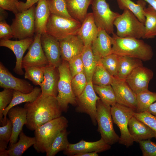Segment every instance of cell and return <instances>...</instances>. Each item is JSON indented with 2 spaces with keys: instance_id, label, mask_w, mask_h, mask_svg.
I'll return each instance as SVG.
<instances>
[{
  "instance_id": "cell-13",
  "label": "cell",
  "mask_w": 156,
  "mask_h": 156,
  "mask_svg": "<svg viewBox=\"0 0 156 156\" xmlns=\"http://www.w3.org/2000/svg\"><path fill=\"white\" fill-rule=\"evenodd\" d=\"M111 85L115 92L117 103L131 108L135 112L136 94L125 80L114 77Z\"/></svg>"
},
{
  "instance_id": "cell-19",
  "label": "cell",
  "mask_w": 156,
  "mask_h": 156,
  "mask_svg": "<svg viewBox=\"0 0 156 156\" xmlns=\"http://www.w3.org/2000/svg\"><path fill=\"white\" fill-rule=\"evenodd\" d=\"M44 79L40 86L41 94L56 97L58 94V83L60 74L58 67L48 64L42 67Z\"/></svg>"
},
{
  "instance_id": "cell-39",
  "label": "cell",
  "mask_w": 156,
  "mask_h": 156,
  "mask_svg": "<svg viewBox=\"0 0 156 156\" xmlns=\"http://www.w3.org/2000/svg\"><path fill=\"white\" fill-rule=\"evenodd\" d=\"M23 68L25 71V78L31 81L35 85L40 86L44 81V76L42 67L28 66Z\"/></svg>"
},
{
  "instance_id": "cell-17",
  "label": "cell",
  "mask_w": 156,
  "mask_h": 156,
  "mask_svg": "<svg viewBox=\"0 0 156 156\" xmlns=\"http://www.w3.org/2000/svg\"><path fill=\"white\" fill-rule=\"evenodd\" d=\"M111 145L102 138L94 142H88L81 140L75 144L69 143L63 153L69 156H74L76 154L86 152L100 153L110 149Z\"/></svg>"
},
{
  "instance_id": "cell-37",
  "label": "cell",
  "mask_w": 156,
  "mask_h": 156,
  "mask_svg": "<svg viewBox=\"0 0 156 156\" xmlns=\"http://www.w3.org/2000/svg\"><path fill=\"white\" fill-rule=\"evenodd\" d=\"M11 122L7 118L6 124L0 127V156H5L7 153V146L12 134Z\"/></svg>"
},
{
  "instance_id": "cell-48",
  "label": "cell",
  "mask_w": 156,
  "mask_h": 156,
  "mask_svg": "<svg viewBox=\"0 0 156 156\" xmlns=\"http://www.w3.org/2000/svg\"><path fill=\"white\" fill-rule=\"evenodd\" d=\"M40 0H26L25 2L19 1L17 7L19 12L26 10L38 2Z\"/></svg>"
},
{
  "instance_id": "cell-45",
  "label": "cell",
  "mask_w": 156,
  "mask_h": 156,
  "mask_svg": "<svg viewBox=\"0 0 156 156\" xmlns=\"http://www.w3.org/2000/svg\"><path fill=\"white\" fill-rule=\"evenodd\" d=\"M140 148L143 156H156V144L150 140L140 141Z\"/></svg>"
},
{
  "instance_id": "cell-35",
  "label": "cell",
  "mask_w": 156,
  "mask_h": 156,
  "mask_svg": "<svg viewBox=\"0 0 156 156\" xmlns=\"http://www.w3.org/2000/svg\"><path fill=\"white\" fill-rule=\"evenodd\" d=\"M156 101V92L148 90L136 94L137 107L136 112L147 111L150 105Z\"/></svg>"
},
{
  "instance_id": "cell-30",
  "label": "cell",
  "mask_w": 156,
  "mask_h": 156,
  "mask_svg": "<svg viewBox=\"0 0 156 156\" xmlns=\"http://www.w3.org/2000/svg\"><path fill=\"white\" fill-rule=\"evenodd\" d=\"M117 2L120 9L128 10L144 25L146 20L144 9L146 3L145 1L138 0L137 3L131 0H117Z\"/></svg>"
},
{
  "instance_id": "cell-6",
  "label": "cell",
  "mask_w": 156,
  "mask_h": 156,
  "mask_svg": "<svg viewBox=\"0 0 156 156\" xmlns=\"http://www.w3.org/2000/svg\"><path fill=\"white\" fill-rule=\"evenodd\" d=\"M114 25L119 37H130L140 39L144 34V25L129 10H123V13L115 20Z\"/></svg>"
},
{
  "instance_id": "cell-32",
  "label": "cell",
  "mask_w": 156,
  "mask_h": 156,
  "mask_svg": "<svg viewBox=\"0 0 156 156\" xmlns=\"http://www.w3.org/2000/svg\"><path fill=\"white\" fill-rule=\"evenodd\" d=\"M146 20L143 39L153 38L156 36V11L148 5L144 9Z\"/></svg>"
},
{
  "instance_id": "cell-21",
  "label": "cell",
  "mask_w": 156,
  "mask_h": 156,
  "mask_svg": "<svg viewBox=\"0 0 156 156\" xmlns=\"http://www.w3.org/2000/svg\"><path fill=\"white\" fill-rule=\"evenodd\" d=\"M97 35L91 44L93 53L97 60L112 53L113 38L105 30L98 28Z\"/></svg>"
},
{
  "instance_id": "cell-46",
  "label": "cell",
  "mask_w": 156,
  "mask_h": 156,
  "mask_svg": "<svg viewBox=\"0 0 156 156\" xmlns=\"http://www.w3.org/2000/svg\"><path fill=\"white\" fill-rule=\"evenodd\" d=\"M14 38L11 27L5 21H0V39H10Z\"/></svg>"
},
{
  "instance_id": "cell-16",
  "label": "cell",
  "mask_w": 156,
  "mask_h": 156,
  "mask_svg": "<svg viewBox=\"0 0 156 156\" xmlns=\"http://www.w3.org/2000/svg\"><path fill=\"white\" fill-rule=\"evenodd\" d=\"M0 87L3 89H12L25 93L31 92L34 88L27 81L14 77L1 62Z\"/></svg>"
},
{
  "instance_id": "cell-22",
  "label": "cell",
  "mask_w": 156,
  "mask_h": 156,
  "mask_svg": "<svg viewBox=\"0 0 156 156\" xmlns=\"http://www.w3.org/2000/svg\"><path fill=\"white\" fill-rule=\"evenodd\" d=\"M7 115L11 122L12 128V134L9 142L10 146L17 142L23 125L27 123V112L24 107L16 106L9 110Z\"/></svg>"
},
{
  "instance_id": "cell-33",
  "label": "cell",
  "mask_w": 156,
  "mask_h": 156,
  "mask_svg": "<svg viewBox=\"0 0 156 156\" xmlns=\"http://www.w3.org/2000/svg\"><path fill=\"white\" fill-rule=\"evenodd\" d=\"M68 134L69 132L67 131L66 128L61 131L46 153V155L54 156L59 152L64 151L70 143L67 138Z\"/></svg>"
},
{
  "instance_id": "cell-10",
  "label": "cell",
  "mask_w": 156,
  "mask_h": 156,
  "mask_svg": "<svg viewBox=\"0 0 156 156\" xmlns=\"http://www.w3.org/2000/svg\"><path fill=\"white\" fill-rule=\"evenodd\" d=\"M91 4L92 13L98 27L104 29L109 34H113L114 22L120 14L112 11L106 0H93Z\"/></svg>"
},
{
  "instance_id": "cell-27",
  "label": "cell",
  "mask_w": 156,
  "mask_h": 156,
  "mask_svg": "<svg viewBox=\"0 0 156 156\" xmlns=\"http://www.w3.org/2000/svg\"><path fill=\"white\" fill-rule=\"evenodd\" d=\"M93 0H66L68 11L73 18L82 23L87 14L89 5Z\"/></svg>"
},
{
  "instance_id": "cell-11",
  "label": "cell",
  "mask_w": 156,
  "mask_h": 156,
  "mask_svg": "<svg viewBox=\"0 0 156 156\" xmlns=\"http://www.w3.org/2000/svg\"><path fill=\"white\" fill-rule=\"evenodd\" d=\"M76 97L75 111L88 115L94 125L97 124L96 120V103L100 99L96 95L92 81L88 82L81 94Z\"/></svg>"
},
{
  "instance_id": "cell-51",
  "label": "cell",
  "mask_w": 156,
  "mask_h": 156,
  "mask_svg": "<svg viewBox=\"0 0 156 156\" xmlns=\"http://www.w3.org/2000/svg\"><path fill=\"white\" fill-rule=\"evenodd\" d=\"M98 153L96 152H86L76 154L74 156H98Z\"/></svg>"
},
{
  "instance_id": "cell-18",
  "label": "cell",
  "mask_w": 156,
  "mask_h": 156,
  "mask_svg": "<svg viewBox=\"0 0 156 156\" xmlns=\"http://www.w3.org/2000/svg\"><path fill=\"white\" fill-rule=\"evenodd\" d=\"M41 42L49 64L58 67L62 60L59 41L46 33L41 35Z\"/></svg>"
},
{
  "instance_id": "cell-14",
  "label": "cell",
  "mask_w": 156,
  "mask_h": 156,
  "mask_svg": "<svg viewBox=\"0 0 156 156\" xmlns=\"http://www.w3.org/2000/svg\"><path fill=\"white\" fill-rule=\"evenodd\" d=\"M41 36L40 34H36L27 53L23 58V68L28 66L43 67L49 64L42 48Z\"/></svg>"
},
{
  "instance_id": "cell-24",
  "label": "cell",
  "mask_w": 156,
  "mask_h": 156,
  "mask_svg": "<svg viewBox=\"0 0 156 156\" xmlns=\"http://www.w3.org/2000/svg\"><path fill=\"white\" fill-rule=\"evenodd\" d=\"M98 29L92 13H88L81 23L77 35L81 39L85 46L91 45L97 35Z\"/></svg>"
},
{
  "instance_id": "cell-29",
  "label": "cell",
  "mask_w": 156,
  "mask_h": 156,
  "mask_svg": "<svg viewBox=\"0 0 156 156\" xmlns=\"http://www.w3.org/2000/svg\"><path fill=\"white\" fill-rule=\"evenodd\" d=\"M19 139L17 142L10 146L7 150L8 156H21L29 148L35 143V137L26 135L23 130L20 133Z\"/></svg>"
},
{
  "instance_id": "cell-40",
  "label": "cell",
  "mask_w": 156,
  "mask_h": 156,
  "mask_svg": "<svg viewBox=\"0 0 156 156\" xmlns=\"http://www.w3.org/2000/svg\"><path fill=\"white\" fill-rule=\"evenodd\" d=\"M47 0L51 14L67 18H72L68 11L66 0Z\"/></svg>"
},
{
  "instance_id": "cell-44",
  "label": "cell",
  "mask_w": 156,
  "mask_h": 156,
  "mask_svg": "<svg viewBox=\"0 0 156 156\" xmlns=\"http://www.w3.org/2000/svg\"><path fill=\"white\" fill-rule=\"evenodd\" d=\"M68 62L72 77L78 74L84 73V67L81 55L73 58Z\"/></svg>"
},
{
  "instance_id": "cell-49",
  "label": "cell",
  "mask_w": 156,
  "mask_h": 156,
  "mask_svg": "<svg viewBox=\"0 0 156 156\" xmlns=\"http://www.w3.org/2000/svg\"><path fill=\"white\" fill-rule=\"evenodd\" d=\"M147 112L156 116V101L150 105Z\"/></svg>"
},
{
  "instance_id": "cell-8",
  "label": "cell",
  "mask_w": 156,
  "mask_h": 156,
  "mask_svg": "<svg viewBox=\"0 0 156 156\" xmlns=\"http://www.w3.org/2000/svg\"><path fill=\"white\" fill-rule=\"evenodd\" d=\"M135 112L132 109L117 103L111 107L113 122L120 131L121 135L118 142L127 148L132 146L134 142L129 132L128 125Z\"/></svg>"
},
{
  "instance_id": "cell-15",
  "label": "cell",
  "mask_w": 156,
  "mask_h": 156,
  "mask_svg": "<svg viewBox=\"0 0 156 156\" xmlns=\"http://www.w3.org/2000/svg\"><path fill=\"white\" fill-rule=\"evenodd\" d=\"M33 37L29 38L18 40H12L10 39H0V46L7 47L14 53L16 62L14 71L16 74L23 75L24 72L22 67L23 56L26 50L34 41Z\"/></svg>"
},
{
  "instance_id": "cell-12",
  "label": "cell",
  "mask_w": 156,
  "mask_h": 156,
  "mask_svg": "<svg viewBox=\"0 0 156 156\" xmlns=\"http://www.w3.org/2000/svg\"><path fill=\"white\" fill-rule=\"evenodd\" d=\"M153 76V73L151 69L140 66L131 72L125 81L136 94L148 90L149 82Z\"/></svg>"
},
{
  "instance_id": "cell-41",
  "label": "cell",
  "mask_w": 156,
  "mask_h": 156,
  "mask_svg": "<svg viewBox=\"0 0 156 156\" xmlns=\"http://www.w3.org/2000/svg\"><path fill=\"white\" fill-rule=\"evenodd\" d=\"M88 83L84 72L78 74L72 77L71 86L73 92L76 97L80 95L86 87Z\"/></svg>"
},
{
  "instance_id": "cell-2",
  "label": "cell",
  "mask_w": 156,
  "mask_h": 156,
  "mask_svg": "<svg viewBox=\"0 0 156 156\" xmlns=\"http://www.w3.org/2000/svg\"><path fill=\"white\" fill-rule=\"evenodd\" d=\"M112 53L146 61L152 58L153 53L151 46L143 40L136 38L120 37L114 33Z\"/></svg>"
},
{
  "instance_id": "cell-25",
  "label": "cell",
  "mask_w": 156,
  "mask_h": 156,
  "mask_svg": "<svg viewBox=\"0 0 156 156\" xmlns=\"http://www.w3.org/2000/svg\"><path fill=\"white\" fill-rule=\"evenodd\" d=\"M51 14L47 0H40L35 9V33L42 35L46 33L47 25Z\"/></svg>"
},
{
  "instance_id": "cell-9",
  "label": "cell",
  "mask_w": 156,
  "mask_h": 156,
  "mask_svg": "<svg viewBox=\"0 0 156 156\" xmlns=\"http://www.w3.org/2000/svg\"><path fill=\"white\" fill-rule=\"evenodd\" d=\"M34 5L15 14L10 25L14 38L19 40L33 37L35 33Z\"/></svg>"
},
{
  "instance_id": "cell-50",
  "label": "cell",
  "mask_w": 156,
  "mask_h": 156,
  "mask_svg": "<svg viewBox=\"0 0 156 156\" xmlns=\"http://www.w3.org/2000/svg\"><path fill=\"white\" fill-rule=\"evenodd\" d=\"M8 14L5 10L0 7V21H5Z\"/></svg>"
},
{
  "instance_id": "cell-34",
  "label": "cell",
  "mask_w": 156,
  "mask_h": 156,
  "mask_svg": "<svg viewBox=\"0 0 156 156\" xmlns=\"http://www.w3.org/2000/svg\"><path fill=\"white\" fill-rule=\"evenodd\" d=\"M113 77L99 61L96 67L92 81L93 85L105 86L111 85Z\"/></svg>"
},
{
  "instance_id": "cell-52",
  "label": "cell",
  "mask_w": 156,
  "mask_h": 156,
  "mask_svg": "<svg viewBox=\"0 0 156 156\" xmlns=\"http://www.w3.org/2000/svg\"><path fill=\"white\" fill-rule=\"evenodd\" d=\"M148 3L156 11V0H143Z\"/></svg>"
},
{
  "instance_id": "cell-42",
  "label": "cell",
  "mask_w": 156,
  "mask_h": 156,
  "mask_svg": "<svg viewBox=\"0 0 156 156\" xmlns=\"http://www.w3.org/2000/svg\"><path fill=\"white\" fill-rule=\"evenodd\" d=\"M14 90L4 88L0 92V122L3 125V113L5 109L11 102Z\"/></svg>"
},
{
  "instance_id": "cell-47",
  "label": "cell",
  "mask_w": 156,
  "mask_h": 156,
  "mask_svg": "<svg viewBox=\"0 0 156 156\" xmlns=\"http://www.w3.org/2000/svg\"><path fill=\"white\" fill-rule=\"evenodd\" d=\"M19 1L18 0H0V7L15 14L19 12L16 5Z\"/></svg>"
},
{
  "instance_id": "cell-20",
  "label": "cell",
  "mask_w": 156,
  "mask_h": 156,
  "mask_svg": "<svg viewBox=\"0 0 156 156\" xmlns=\"http://www.w3.org/2000/svg\"><path fill=\"white\" fill-rule=\"evenodd\" d=\"M59 41L62 60L68 62L81 55L85 47L81 39L77 35H73Z\"/></svg>"
},
{
  "instance_id": "cell-43",
  "label": "cell",
  "mask_w": 156,
  "mask_h": 156,
  "mask_svg": "<svg viewBox=\"0 0 156 156\" xmlns=\"http://www.w3.org/2000/svg\"><path fill=\"white\" fill-rule=\"evenodd\" d=\"M133 116L149 127L153 131L156 139V116L148 112L138 113L135 112Z\"/></svg>"
},
{
  "instance_id": "cell-7",
  "label": "cell",
  "mask_w": 156,
  "mask_h": 156,
  "mask_svg": "<svg viewBox=\"0 0 156 156\" xmlns=\"http://www.w3.org/2000/svg\"><path fill=\"white\" fill-rule=\"evenodd\" d=\"M96 107L97 131L101 138L111 145L118 142L120 137L114 128L111 106L105 104L100 99L97 101Z\"/></svg>"
},
{
  "instance_id": "cell-5",
  "label": "cell",
  "mask_w": 156,
  "mask_h": 156,
  "mask_svg": "<svg viewBox=\"0 0 156 156\" xmlns=\"http://www.w3.org/2000/svg\"><path fill=\"white\" fill-rule=\"evenodd\" d=\"M81 25L73 18H67L51 14L49 18L46 33L59 41L73 35H77Z\"/></svg>"
},
{
  "instance_id": "cell-26",
  "label": "cell",
  "mask_w": 156,
  "mask_h": 156,
  "mask_svg": "<svg viewBox=\"0 0 156 156\" xmlns=\"http://www.w3.org/2000/svg\"><path fill=\"white\" fill-rule=\"evenodd\" d=\"M41 88L37 87L34 88L31 92L28 93L14 90L12 100L3 113V125L6 123L7 113L10 109L23 103H32L41 94Z\"/></svg>"
},
{
  "instance_id": "cell-3",
  "label": "cell",
  "mask_w": 156,
  "mask_h": 156,
  "mask_svg": "<svg viewBox=\"0 0 156 156\" xmlns=\"http://www.w3.org/2000/svg\"><path fill=\"white\" fill-rule=\"evenodd\" d=\"M68 124L66 118L61 116L37 128L34 131L35 150L38 153H46L59 133L66 128Z\"/></svg>"
},
{
  "instance_id": "cell-28",
  "label": "cell",
  "mask_w": 156,
  "mask_h": 156,
  "mask_svg": "<svg viewBox=\"0 0 156 156\" xmlns=\"http://www.w3.org/2000/svg\"><path fill=\"white\" fill-rule=\"evenodd\" d=\"M81 56L84 67V73L88 82L92 81L96 67L100 61H98L94 56L91 45L85 46Z\"/></svg>"
},
{
  "instance_id": "cell-36",
  "label": "cell",
  "mask_w": 156,
  "mask_h": 156,
  "mask_svg": "<svg viewBox=\"0 0 156 156\" xmlns=\"http://www.w3.org/2000/svg\"><path fill=\"white\" fill-rule=\"evenodd\" d=\"M93 88L105 104L112 106L117 103L115 92L111 85L103 86L93 85Z\"/></svg>"
},
{
  "instance_id": "cell-31",
  "label": "cell",
  "mask_w": 156,
  "mask_h": 156,
  "mask_svg": "<svg viewBox=\"0 0 156 156\" xmlns=\"http://www.w3.org/2000/svg\"><path fill=\"white\" fill-rule=\"evenodd\" d=\"M142 61L136 58L120 56L118 72L116 77L125 80L127 77L135 68L143 65Z\"/></svg>"
},
{
  "instance_id": "cell-23",
  "label": "cell",
  "mask_w": 156,
  "mask_h": 156,
  "mask_svg": "<svg viewBox=\"0 0 156 156\" xmlns=\"http://www.w3.org/2000/svg\"><path fill=\"white\" fill-rule=\"evenodd\" d=\"M130 135L134 141L151 140L155 136L151 128L146 124L133 116L130 119L128 125Z\"/></svg>"
},
{
  "instance_id": "cell-4",
  "label": "cell",
  "mask_w": 156,
  "mask_h": 156,
  "mask_svg": "<svg viewBox=\"0 0 156 156\" xmlns=\"http://www.w3.org/2000/svg\"><path fill=\"white\" fill-rule=\"evenodd\" d=\"M60 77L57 88L58 94L56 99L62 112H66L68 105H77L76 97L71 86V76L68 62L62 60L58 67Z\"/></svg>"
},
{
  "instance_id": "cell-1",
  "label": "cell",
  "mask_w": 156,
  "mask_h": 156,
  "mask_svg": "<svg viewBox=\"0 0 156 156\" xmlns=\"http://www.w3.org/2000/svg\"><path fill=\"white\" fill-rule=\"evenodd\" d=\"M27 127L35 131L39 127L62 116V111L56 97L41 94L32 103H26Z\"/></svg>"
},
{
  "instance_id": "cell-38",
  "label": "cell",
  "mask_w": 156,
  "mask_h": 156,
  "mask_svg": "<svg viewBox=\"0 0 156 156\" xmlns=\"http://www.w3.org/2000/svg\"><path fill=\"white\" fill-rule=\"evenodd\" d=\"M120 57V56L112 53L101 58L100 62L112 75L116 77L118 72Z\"/></svg>"
}]
</instances>
